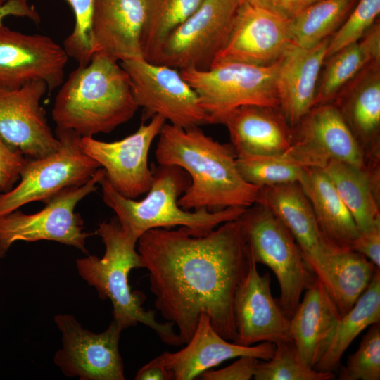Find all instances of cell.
Returning <instances> with one entry per match:
<instances>
[{
  "label": "cell",
  "mask_w": 380,
  "mask_h": 380,
  "mask_svg": "<svg viewBox=\"0 0 380 380\" xmlns=\"http://www.w3.org/2000/svg\"><path fill=\"white\" fill-rule=\"evenodd\" d=\"M137 244L155 306L177 327L182 344L202 314L222 337L236 341L233 301L253 258L239 217L200 236L185 227L150 229Z\"/></svg>",
  "instance_id": "obj_1"
},
{
  "label": "cell",
  "mask_w": 380,
  "mask_h": 380,
  "mask_svg": "<svg viewBox=\"0 0 380 380\" xmlns=\"http://www.w3.org/2000/svg\"><path fill=\"white\" fill-rule=\"evenodd\" d=\"M155 153L159 165L179 167L189 175L191 184L178 199L184 210L248 208L256 201L259 187L239 173L232 144L214 140L199 127L165 122Z\"/></svg>",
  "instance_id": "obj_2"
},
{
  "label": "cell",
  "mask_w": 380,
  "mask_h": 380,
  "mask_svg": "<svg viewBox=\"0 0 380 380\" xmlns=\"http://www.w3.org/2000/svg\"><path fill=\"white\" fill-rule=\"evenodd\" d=\"M138 108L120 62L95 52L87 65L70 73L55 98L51 115L56 127L85 137L112 132L131 120Z\"/></svg>",
  "instance_id": "obj_3"
},
{
  "label": "cell",
  "mask_w": 380,
  "mask_h": 380,
  "mask_svg": "<svg viewBox=\"0 0 380 380\" xmlns=\"http://www.w3.org/2000/svg\"><path fill=\"white\" fill-rule=\"evenodd\" d=\"M151 170L153 179L151 188L140 201L120 194L105 175L99 183L103 202L115 213L123 230L137 241L150 229L176 226L186 227L194 235H203L225 222L239 218L246 208L184 210L178 199L191 184L187 172L175 165H159Z\"/></svg>",
  "instance_id": "obj_4"
},
{
  "label": "cell",
  "mask_w": 380,
  "mask_h": 380,
  "mask_svg": "<svg viewBox=\"0 0 380 380\" xmlns=\"http://www.w3.org/2000/svg\"><path fill=\"white\" fill-rule=\"evenodd\" d=\"M94 234L101 238L105 246L103 256L79 258L76 267L80 276L96 289L101 299L110 300L113 320L122 330L141 323L153 330L165 344L181 346L173 323L158 322L154 310H146L142 307L146 296L131 290L130 271L142 268L136 248L137 241L123 230L116 217L101 223Z\"/></svg>",
  "instance_id": "obj_5"
},
{
  "label": "cell",
  "mask_w": 380,
  "mask_h": 380,
  "mask_svg": "<svg viewBox=\"0 0 380 380\" xmlns=\"http://www.w3.org/2000/svg\"><path fill=\"white\" fill-rule=\"evenodd\" d=\"M239 219L254 260L267 266L276 276L280 289L279 304L291 319L303 293L316 275L291 233L266 207L255 203L245 209Z\"/></svg>",
  "instance_id": "obj_6"
},
{
  "label": "cell",
  "mask_w": 380,
  "mask_h": 380,
  "mask_svg": "<svg viewBox=\"0 0 380 380\" xmlns=\"http://www.w3.org/2000/svg\"><path fill=\"white\" fill-rule=\"evenodd\" d=\"M279 61L268 66L227 63L205 70H179L197 94L209 124H223L235 109L249 105L279 108Z\"/></svg>",
  "instance_id": "obj_7"
},
{
  "label": "cell",
  "mask_w": 380,
  "mask_h": 380,
  "mask_svg": "<svg viewBox=\"0 0 380 380\" xmlns=\"http://www.w3.org/2000/svg\"><path fill=\"white\" fill-rule=\"evenodd\" d=\"M56 137L58 148L46 156L27 160L19 184L0 193V217L29 203H46L66 189L83 185L101 167L82 150V137L75 131L56 127Z\"/></svg>",
  "instance_id": "obj_8"
},
{
  "label": "cell",
  "mask_w": 380,
  "mask_h": 380,
  "mask_svg": "<svg viewBox=\"0 0 380 380\" xmlns=\"http://www.w3.org/2000/svg\"><path fill=\"white\" fill-rule=\"evenodd\" d=\"M104 175V169L99 168L87 182L61 191L35 213L26 214L18 209L1 216L0 258L17 241H52L87 253L86 240L90 234L84 232L83 220L75 208L96 190Z\"/></svg>",
  "instance_id": "obj_9"
},
{
  "label": "cell",
  "mask_w": 380,
  "mask_h": 380,
  "mask_svg": "<svg viewBox=\"0 0 380 380\" xmlns=\"http://www.w3.org/2000/svg\"><path fill=\"white\" fill-rule=\"evenodd\" d=\"M243 0H203L165 39L151 63L182 70L211 68Z\"/></svg>",
  "instance_id": "obj_10"
},
{
  "label": "cell",
  "mask_w": 380,
  "mask_h": 380,
  "mask_svg": "<svg viewBox=\"0 0 380 380\" xmlns=\"http://www.w3.org/2000/svg\"><path fill=\"white\" fill-rule=\"evenodd\" d=\"M129 75L143 122L160 115L170 124L189 128L209 124L198 96L176 68L144 58L120 61Z\"/></svg>",
  "instance_id": "obj_11"
},
{
  "label": "cell",
  "mask_w": 380,
  "mask_h": 380,
  "mask_svg": "<svg viewBox=\"0 0 380 380\" xmlns=\"http://www.w3.org/2000/svg\"><path fill=\"white\" fill-rule=\"evenodd\" d=\"M304 167L323 169L332 160L367 172L380 166L367 162L339 111L332 103L314 106L292 127V140L284 153Z\"/></svg>",
  "instance_id": "obj_12"
},
{
  "label": "cell",
  "mask_w": 380,
  "mask_h": 380,
  "mask_svg": "<svg viewBox=\"0 0 380 380\" xmlns=\"http://www.w3.org/2000/svg\"><path fill=\"white\" fill-rule=\"evenodd\" d=\"M54 322L62 334V348L54 364L67 377L80 380H124V365L119 352L122 329L113 320L101 333L82 327L70 314H58Z\"/></svg>",
  "instance_id": "obj_13"
},
{
  "label": "cell",
  "mask_w": 380,
  "mask_h": 380,
  "mask_svg": "<svg viewBox=\"0 0 380 380\" xmlns=\"http://www.w3.org/2000/svg\"><path fill=\"white\" fill-rule=\"evenodd\" d=\"M165 122L156 115L120 140L106 142L85 137L80 146L104 169L105 177L120 194L135 199L151 188L153 175L148 164V151Z\"/></svg>",
  "instance_id": "obj_14"
},
{
  "label": "cell",
  "mask_w": 380,
  "mask_h": 380,
  "mask_svg": "<svg viewBox=\"0 0 380 380\" xmlns=\"http://www.w3.org/2000/svg\"><path fill=\"white\" fill-rule=\"evenodd\" d=\"M293 44L289 20L243 0L211 67L227 63L271 65Z\"/></svg>",
  "instance_id": "obj_15"
},
{
  "label": "cell",
  "mask_w": 380,
  "mask_h": 380,
  "mask_svg": "<svg viewBox=\"0 0 380 380\" xmlns=\"http://www.w3.org/2000/svg\"><path fill=\"white\" fill-rule=\"evenodd\" d=\"M68 56L51 37L0 26V85L18 88L43 81L51 92L63 82Z\"/></svg>",
  "instance_id": "obj_16"
},
{
  "label": "cell",
  "mask_w": 380,
  "mask_h": 380,
  "mask_svg": "<svg viewBox=\"0 0 380 380\" xmlns=\"http://www.w3.org/2000/svg\"><path fill=\"white\" fill-rule=\"evenodd\" d=\"M47 91L43 81L18 88L0 85V136L31 158L50 155L60 146L40 103Z\"/></svg>",
  "instance_id": "obj_17"
},
{
  "label": "cell",
  "mask_w": 380,
  "mask_h": 380,
  "mask_svg": "<svg viewBox=\"0 0 380 380\" xmlns=\"http://www.w3.org/2000/svg\"><path fill=\"white\" fill-rule=\"evenodd\" d=\"M270 283V274L261 275L253 257L234 298L237 334L234 343L249 346L264 341H292L290 319L272 296Z\"/></svg>",
  "instance_id": "obj_18"
},
{
  "label": "cell",
  "mask_w": 380,
  "mask_h": 380,
  "mask_svg": "<svg viewBox=\"0 0 380 380\" xmlns=\"http://www.w3.org/2000/svg\"><path fill=\"white\" fill-rule=\"evenodd\" d=\"M185 344L179 351H166L157 356L171 380H192L224 361L241 356L269 360L275 349V343L269 341L246 346L224 339L213 329L205 314L200 316L192 336Z\"/></svg>",
  "instance_id": "obj_19"
},
{
  "label": "cell",
  "mask_w": 380,
  "mask_h": 380,
  "mask_svg": "<svg viewBox=\"0 0 380 380\" xmlns=\"http://www.w3.org/2000/svg\"><path fill=\"white\" fill-rule=\"evenodd\" d=\"M339 111L367 162L380 165V61L366 66L331 103Z\"/></svg>",
  "instance_id": "obj_20"
},
{
  "label": "cell",
  "mask_w": 380,
  "mask_h": 380,
  "mask_svg": "<svg viewBox=\"0 0 380 380\" xmlns=\"http://www.w3.org/2000/svg\"><path fill=\"white\" fill-rule=\"evenodd\" d=\"M147 0H95L91 21L94 51L118 61L144 58L142 36Z\"/></svg>",
  "instance_id": "obj_21"
},
{
  "label": "cell",
  "mask_w": 380,
  "mask_h": 380,
  "mask_svg": "<svg viewBox=\"0 0 380 380\" xmlns=\"http://www.w3.org/2000/svg\"><path fill=\"white\" fill-rule=\"evenodd\" d=\"M330 38L310 48L293 44L279 61V108L291 127L315 106L318 81Z\"/></svg>",
  "instance_id": "obj_22"
},
{
  "label": "cell",
  "mask_w": 380,
  "mask_h": 380,
  "mask_svg": "<svg viewBox=\"0 0 380 380\" xmlns=\"http://www.w3.org/2000/svg\"><path fill=\"white\" fill-rule=\"evenodd\" d=\"M236 156L284 153L292 127L279 108L249 105L230 113L223 122Z\"/></svg>",
  "instance_id": "obj_23"
},
{
  "label": "cell",
  "mask_w": 380,
  "mask_h": 380,
  "mask_svg": "<svg viewBox=\"0 0 380 380\" xmlns=\"http://www.w3.org/2000/svg\"><path fill=\"white\" fill-rule=\"evenodd\" d=\"M290 319L292 341L305 362L315 366L325 353L341 314L317 277Z\"/></svg>",
  "instance_id": "obj_24"
},
{
  "label": "cell",
  "mask_w": 380,
  "mask_h": 380,
  "mask_svg": "<svg viewBox=\"0 0 380 380\" xmlns=\"http://www.w3.org/2000/svg\"><path fill=\"white\" fill-rule=\"evenodd\" d=\"M255 203L270 210L289 229L308 265L329 245L319 231L312 205L300 183L260 187Z\"/></svg>",
  "instance_id": "obj_25"
},
{
  "label": "cell",
  "mask_w": 380,
  "mask_h": 380,
  "mask_svg": "<svg viewBox=\"0 0 380 380\" xmlns=\"http://www.w3.org/2000/svg\"><path fill=\"white\" fill-rule=\"evenodd\" d=\"M309 266L324 285L341 315L352 308L379 270L363 255L350 248L330 245Z\"/></svg>",
  "instance_id": "obj_26"
},
{
  "label": "cell",
  "mask_w": 380,
  "mask_h": 380,
  "mask_svg": "<svg viewBox=\"0 0 380 380\" xmlns=\"http://www.w3.org/2000/svg\"><path fill=\"white\" fill-rule=\"evenodd\" d=\"M300 184L312 205L324 240L331 246L350 249L359 229L324 170L306 167Z\"/></svg>",
  "instance_id": "obj_27"
},
{
  "label": "cell",
  "mask_w": 380,
  "mask_h": 380,
  "mask_svg": "<svg viewBox=\"0 0 380 380\" xmlns=\"http://www.w3.org/2000/svg\"><path fill=\"white\" fill-rule=\"evenodd\" d=\"M374 61H380L379 19L359 41L325 60L318 81L315 106L332 103L341 89Z\"/></svg>",
  "instance_id": "obj_28"
},
{
  "label": "cell",
  "mask_w": 380,
  "mask_h": 380,
  "mask_svg": "<svg viewBox=\"0 0 380 380\" xmlns=\"http://www.w3.org/2000/svg\"><path fill=\"white\" fill-rule=\"evenodd\" d=\"M349 210L359 232L380 223V171L332 160L322 169Z\"/></svg>",
  "instance_id": "obj_29"
},
{
  "label": "cell",
  "mask_w": 380,
  "mask_h": 380,
  "mask_svg": "<svg viewBox=\"0 0 380 380\" xmlns=\"http://www.w3.org/2000/svg\"><path fill=\"white\" fill-rule=\"evenodd\" d=\"M380 322V271L352 308L341 316L331 340L323 356L314 369L334 372L341 364V357L353 340L366 328Z\"/></svg>",
  "instance_id": "obj_30"
},
{
  "label": "cell",
  "mask_w": 380,
  "mask_h": 380,
  "mask_svg": "<svg viewBox=\"0 0 380 380\" xmlns=\"http://www.w3.org/2000/svg\"><path fill=\"white\" fill-rule=\"evenodd\" d=\"M358 0H320L289 20L293 44L310 48L331 37Z\"/></svg>",
  "instance_id": "obj_31"
},
{
  "label": "cell",
  "mask_w": 380,
  "mask_h": 380,
  "mask_svg": "<svg viewBox=\"0 0 380 380\" xmlns=\"http://www.w3.org/2000/svg\"><path fill=\"white\" fill-rule=\"evenodd\" d=\"M203 0H147L142 36L144 58L152 62L169 34L183 23Z\"/></svg>",
  "instance_id": "obj_32"
},
{
  "label": "cell",
  "mask_w": 380,
  "mask_h": 380,
  "mask_svg": "<svg viewBox=\"0 0 380 380\" xmlns=\"http://www.w3.org/2000/svg\"><path fill=\"white\" fill-rule=\"evenodd\" d=\"M236 165L244 180L259 188L300 183L306 170L285 153L236 156Z\"/></svg>",
  "instance_id": "obj_33"
},
{
  "label": "cell",
  "mask_w": 380,
  "mask_h": 380,
  "mask_svg": "<svg viewBox=\"0 0 380 380\" xmlns=\"http://www.w3.org/2000/svg\"><path fill=\"white\" fill-rule=\"evenodd\" d=\"M255 380H331L334 372H320L310 367L303 359L292 341L275 343L272 357L260 360Z\"/></svg>",
  "instance_id": "obj_34"
},
{
  "label": "cell",
  "mask_w": 380,
  "mask_h": 380,
  "mask_svg": "<svg viewBox=\"0 0 380 380\" xmlns=\"http://www.w3.org/2000/svg\"><path fill=\"white\" fill-rule=\"evenodd\" d=\"M338 379H380V322L370 326L357 350L340 367Z\"/></svg>",
  "instance_id": "obj_35"
},
{
  "label": "cell",
  "mask_w": 380,
  "mask_h": 380,
  "mask_svg": "<svg viewBox=\"0 0 380 380\" xmlns=\"http://www.w3.org/2000/svg\"><path fill=\"white\" fill-rule=\"evenodd\" d=\"M72 8L75 25L72 32L65 38L63 48L68 56L79 65H85L94 53L91 21L95 0H65Z\"/></svg>",
  "instance_id": "obj_36"
},
{
  "label": "cell",
  "mask_w": 380,
  "mask_h": 380,
  "mask_svg": "<svg viewBox=\"0 0 380 380\" xmlns=\"http://www.w3.org/2000/svg\"><path fill=\"white\" fill-rule=\"evenodd\" d=\"M380 0H358L347 19L331 37L326 59L343 47L359 41L379 19Z\"/></svg>",
  "instance_id": "obj_37"
},
{
  "label": "cell",
  "mask_w": 380,
  "mask_h": 380,
  "mask_svg": "<svg viewBox=\"0 0 380 380\" xmlns=\"http://www.w3.org/2000/svg\"><path fill=\"white\" fill-rule=\"evenodd\" d=\"M27 160L18 148L0 136V193L8 192L15 186Z\"/></svg>",
  "instance_id": "obj_38"
},
{
  "label": "cell",
  "mask_w": 380,
  "mask_h": 380,
  "mask_svg": "<svg viewBox=\"0 0 380 380\" xmlns=\"http://www.w3.org/2000/svg\"><path fill=\"white\" fill-rule=\"evenodd\" d=\"M259 360L253 356H241L230 365L218 370H208L200 376L203 380H250L254 376Z\"/></svg>",
  "instance_id": "obj_39"
},
{
  "label": "cell",
  "mask_w": 380,
  "mask_h": 380,
  "mask_svg": "<svg viewBox=\"0 0 380 380\" xmlns=\"http://www.w3.org/2000/svg\"><path fill=\"white\" fill-rule=\"evenodd\" d=\"M350 249L363 255L380 268V223L359 232Z\"/></svg>",
  "instance_id": "obj_40"
},
{
  "label": "cell",
  "mask_w": 380,
  "mask_h": 380,
  "mask_svg": "<svg viewBox=\"0 0 380 380\" xmlns=\"http://www.w3.org/2000/svg\"><path fill=\"white\" fill-rule=\"evenodd\" d=\"M289 20L320 0H245Z\"/></svg>",
  "instance_id": "obj_41"
},
{
  "label": "cell",
  "mask_w": 380,
  "mask_h": 380,
  "mask_svg": "<svg viewBox=\"0 0 380 380\" xmlns=\"http://www.w3.org/2000/svg\"><path fill=\"white\" fill-rule=\"evenodd\" d=\"M8 16L27 18L36 23L41 20L40 15L27 0H7L0 6V26Z\"/></svg>",
  "instance_id": "obj_42"
},
{
  "label": "cell",
  "mask_w": 380,
  "mask_h": 380,
  "mask_svg": "<svg viewBox=\"0 0 380 380\" xmlns=\"http://www.w3.org/2000/svg\"><path fill=\"white\" fill-rule=\"evenodd\" d=\"M134 379L136 380H171V377L158 357L140 368Z\"/></svg>",
  "instance_id": "obj_43"
},
{
  "label": "cell",
  "mask_w": 380,
  "mask_h": 380,
  "mask_svg": "<svg viewBox=\"0 0 380 380\" xmlns=\"http://www.w3.org/2000/svg\"><path fill=\"white\" fill-rule=\"evenodd\" d=\"M7 0H0V6L4 4Z\"/></svg>",
  "instance_id": "obj_44"
}]
</instances>
